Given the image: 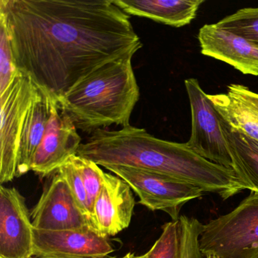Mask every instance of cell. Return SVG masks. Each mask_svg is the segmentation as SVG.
<instances>
[{
	"label": "cell",
	"instance_id": "cell-10",
	"mask_svg": "<svg viewBox=\"0 0 258 258\" xmlns=\"http://www.w3.org/2000/svg\"><path fill=\"white\" fill-rule=\"evenodd\" d=\"M31 215L33 226L42 230L95 229L78 206L67 182L58 172L45 188Z\"/></svg>",
	"mask_w": 258,
	"mask_h": 258
},
{
	"label": "cell",
	"instance_id": "cell-14",
	"mask_svg": "<svg viewBox=\"0 0 258 258\" xmlns=\"http://www.w3.org/2000/svg\"><path fill=\"white\" fill-rule=\"evenodd\" d=\"M129 16L147 18L170 26H185L197 16L204 0H112Z\"/></svg>",
	"mask_w": 258,
	"mask_h": 258
},
{
	"label": "cell",
	"instance_id": "cell-9",
	"mask_svg": "<svg viewBox=\"0 0 258 258\" xmlns=\"http://www.w3.org/2000/svg\"><path fill=\"white\" fill-rule=\"evenodd\" d=\"M36 258H106L114 251L108 237L91 228L42 230L34 227Z\"/></svg>",
	"mask_w": 258,
	"mask_h": 258
},
{
	"label": "cell",
	"instance_id": "cell-21",
	"mask_svg": "<svg viewBox=\"0 0 258 258\" xmlns=\"http://www.w3.org/2000/svg\"><path fill=\"white\" fill-rule=\"evenodd\" d=\"M18 73L8 28L0 17V94L10 87Z\"/></svg>",
	"mask_w": 258,
	"mask_h": 258
},
{
	"label": "cell",
	"instance_id": "cell-17",
	"mask_svg": "<svg viewBox=\"0 0 258 258\" xmlns=\"http://www.w3.org/2000/svg\"><path fill=\"white\" fill-rule=\"evenodd\" d=\"M208 97L231 128L258 142V112L229 93L208 95Z\"/></svg>",
	"mask_w": 258,
	"mask_h": 258
},
{
	"label": "cell",
	"instance_id": "cell-28",
	"mask_svg": "<svg viewBox=\"0 0 258 258\" xmlns=\"http://www.w3.org/2000/svg\"><path fill=\"white\" fill-rule=\"evenodd\" d=\"M106 258H117V257H112V256H109V257H106ZM120 258H125V255L123 256H122V257Z\"/></svg>",
	"mask_w": 258,
	"mask_h": 258
},
{
	"label": "cell",
	"instance_id": "cell-26",
	"mask_svg": "<svg viewBox=\"0 0 258 258\" xmlns=\"http://www.w3.org/2000/svg\"><path fill=\"white\" fill-rule=\"evenodd\" d=\"M207 258H217V257H215V256H207Z\"/></svg>",
	"mask_w": 258,
	"mask_h": 258
},
{
	"label": "cell",
	"instance_id": "cell-1",
	"mask_svg": "<svg viewBox=\"0 0 258 258\" xmlns=\"http://www.w3.org/2000/svg\"><path fill=\"white\" fill-rule=\"evenodd\" d=\"M16 69L57 100L102 64L143 47L112 0H0Z\"/></svg>",
	"mask_w": 258,
	"mask_h": 258
},
{
	"label": "cell",
	"instance_id": "cell-12",
	"mask_svg": "<svg viewBox=\"0 0 258 258\" xmlns=\"http://www.w3.org/2000/svg\"><path fill=\"white\" fill-rule=\"evenodd\" d=\"M135 207L132 188L121 178L105 173L93 206V226L103 236H114L129 227Z\"/></svg>",
	"mask_w": 258,
	"mask_h": 258
},
{
	"label": "cell",
	"instance_id": "cell-15",
	"mask_svg": "<svg viewBox=\"0 0 258 258\" xmlns=\"http://www.w3.org/2000/svg\"><path fill=\"white\" fill-rule=\"evenodd\" d=\"M50 117L49 94L37 88L28 110L19 140L16 177L31 170L33 158L40 146Z\"/></svg>",
	"mask_w": 258,
	"mask_h": 258
},
{
	"label": "cell",
	"instance_id": "cell-16",
	"mask_svg": "<svg viewBox=\"0 0 258 258\" xmlns=\"http://www.w3.org/2000/svg\"><path fill=\"white\" fill-rule=\"evenodd\" d=\"M221 123L230 150L232 170L248 190L258 192V142L232 129L222 118Z\"/></svg>",
	"mask_w": 258,
	"mask_h": 258
},
{
	"label": "cell",
	"instance_id": "cell-27",
	"mask_svg": "<svg viewBox=\"0 0 258 258\" xmlns=\"http://www.w3.org/2000/svg\"><path fill=\"white\" fill-rule=\"evenodd\" d=\"M125 258H129V253H126V254L125 255Z\"/></svg>",
	"mask_w": 258,
	"mask_h": 258
},
{
	"label": "cell",
	"instance_id": "cell-8",
	"mask_svg": "<svg viewBox=\"0 0 258 258\" xmlns=\"http://www.w3.org/2000/svg\"><path fill=\"white\" fill-rule=\"evenodd\" d=\"M49 96L50 117L31 164V170L42 177L57 171L72 157L78 155L82 144L70 116L61 108L55 97L50 94Z\"/></svg>",
	"mask_w": 258,
	"mask_h": 258
},
{
	"label": "cell",
	"instance_id": "cell-6",
	"mask_svg": "<svg viewBox=\"0 0 258 258\" xmlns=\"http://www.w3.org/2000/svg\"><path fill=\"white\" fill-rule=\"evenodd\" d=\"M37 86L19 72L10 87L0 94V185L16 177L18 151L24 123Z\"/></svg>",
	"mask_w": 258,
	"mask_h": 258
},
{
	"label": "cell",
	"instance_id": "cell-4",
	"mask_svg": "<svg viewBox=\"0 0 258 258\" xmlns=\"http://www.w3.org/2000/svg\"><path fill=\"white\" fill-rule=\"evenodd\" d=\"M199 248L206 257L258 258V192L250 191L232 211L203 224Z\"/></svg>",
	"mask_w": 258,
	"mask_h": 258
},
{
	"label": "cell",
	"instance_id": "cell-20",
	"mask_svg": "<svg viewBox=\"0 0 258 258\" xmlns=\"http://www.w3.org/2000/svg\"><path fill=\"white\" fill-rule=\"evenodd\" d=\"M146 254L147 258H181L179 220L163 225L161 235Z\"/></svg>",
	"mask_w": 258,
	"mask_h": 258
},
{
	"label": "cell",
	"instance_id": "cell-19",
	"mask_svg": "<svg viewBox=\"0 0 258 258\" xmlns=\"http://www.w3.org/2000/svg\"><path fill=\"white\" fill-rule=\"evenodd\" d=\"M70 160L78 170L85 187L88 199L89 208L92 217L95 202L103 185L105 173L101 170L96 163L82 158L79 155H75Z\"/></svg>",
	"mask_w": 258,
	"mask_h": 258
},
{
	"label": "cell",
	"instance_id": "cell-23",
	"mask_svg": "<svg viewBox=\"0 0 258 258\" xmlns=\"http://www.w3.org/2000/svg\"><path fill=\"white\" fill-rule=\"evenodd\" d=\"M56 172H58L67 182L78 206L80 207L82 212L85 214L86 217L90 220L93 226V220H92L90 208H89L87 191H86L85 187L83 183L81 176L73 163L69 159Z\"/></svg>",
	"mask_w": 258,
	"mask_h": 258
},
{
	"label": "cell",
	"instance_id": "cell-25",
	"mask_svg": "<svg viewBox=\"0 0 258 258\" xmlns=\"http://www.w3.org/2000/svg\"><path fill=\"white\" fill-rule=\"evenodd\" d=\"M129 258H147L146 253L143 255H140V256H137L135 253H129Z\"/></svg>",
	"mask_w": 258,
	"mask_h": 258
},
{
	"label": "cell",
	"instance_id": "cell-22",
	"mask_svg": "<svg viewBox=\"0 0 258 258\" xmlns=\"http://www.w3.org/2000/svg\"><path fill=\"white\" fill-rule=\"evenodd\" d=\"M181 236V258H203L199 248V238L203 224L194 217H179Z\"/></svg>",
	"mask_w": 258,
	"mask_h": 258
},
{
	"label": "cell",
	"instance_id": "cell-7",
	"mask_svg": "<svg viewBox=\"0 0 258 258\" xmlns=\"http://www.w3.org/2000/svg\"><path fill=\"white\" fill-rule=\"evenodd\" d=\"M185 87L191 113V137L187 146L205 159L232 169L230 150L220 114L198 80H185Z\"/></svg>",
	"mask_w": 258,
	"mask_h": 258
},
{
	"label": "cell",
	"instance_id": "cell-24",
	"mask_svg": "<svg viewBox=\"0 0 258 258\" xmlns=\"http://www.w3.org/2000/svg\"><path fill=\"white\" fill-rule=\"evenodd\" d=\"M228 93L239 99L254 111L258 112V93L249 90L247 87L239 84H230L228 87Z\"/></svg>",
	"mask_w": 258,
	"mask_h": 258
},
{
	"label": "cell",
	"instance_id": "cell-18",
	"mask_svg": "<svg viewBox=\"0 0 258 258\" xmlns=\"http://www.w3.org/2000/svg\"><path fill=\"white\" fill-rule=\"evenodd\" d=\"M217 25L258 46V7L238 10L222 19Z\"/></svg>",
	"mask_w": 258,
	"mask_h": 258
},
{
	"label": "cell",
	"instance_id": "cell-13",
	"mask_svg": "<svg viewBox=\"0 0 258 258\" xmlns=\"http://www.w3.org/2000/svg\"><path fill=\"white\" fill-rule=\"evenodd\" d=\"M201 52L230 64L244 75L258 76V46L217 24L205 25L199 33Z\"/></svg>",
	"mask_w": 258,
	"mask_h": 258
},
{
	"label": "cell",
	"instance_id": "cell-2",
	"mask_svg": "<svg viewBox=\"0 0 258 258\" xmlns=\"http://www.w3.org/2000/svg\"><path fill=\"white\" fill-rule=\"evenodd\" d=\"M78 155L104 167L123 166L167 175L223 200L247 189L232 169L205 159L186 143L161 140L131 125L119 131H94Z\"/></svg>",
	"mask_w": 258,
	"mask_h": 258
},
{
	"label": "cell",
	"instance_id": "cell-11",
	"mask_svg": "<svg viewBox=\"0 0 258 258\" xmlns=\"http://www.w3.org/2000/svg\"><path fill=\"white\" fill-rule=\"evenodd\" d=\"M25 197L0 186V258H33L34 234Z\"/></svg>",
	"mask_w": 258,
	"mask_h": 258
},
{
	"label": "cell",
	"instance_id": "cell-3",
	"mask_svg": "<svg viewBox=\"0 0 258 258\" xmlns=\"http://www.w3.org/2000/svg\"><path fill=\"white\" fill-rule=\"evenodd\" d=\"M133 57L126 55L102 64L58 99L77 129L93 134L113 124L129 126L140 96Z\"/></svg>",
	"mask_w": 258,
	"mask_h": 258
},
{
	"label": "cell",
	"instance_id": "cell-5",
	"mask_svg": "<svg viewBox=\"0 0 258 258\" xmlns=\"http://www.w3.org/2000/svg\"><path fill=\"white\" fill-rule=\"evenodd\" d=\"M105 168L127 182L140 198L139 203L151 211L167 213L173 221L179 220V213L185 204L205 192L192 184L155 172L123 166Z\"/></svg>",
	"mask_w": 258,
	"mask_h": 258
}]
</instances>
